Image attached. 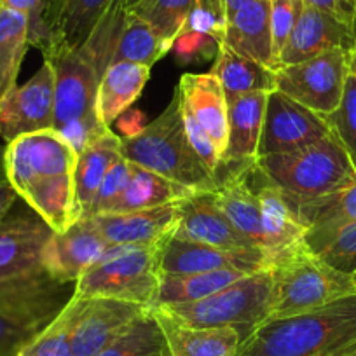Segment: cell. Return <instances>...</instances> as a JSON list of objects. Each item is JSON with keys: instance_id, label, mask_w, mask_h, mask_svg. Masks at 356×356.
<instances>
[{"instance_id": "7", "label": "cell", "mask_w": 356, "mask_h": 356, "mask_svg": "<svg viewBox=\"0 0 356 356\" xmlns=\"http://www.w3.org/2000/svg\"><path fill=\"white\" fill-rule=\"evenodd\" d=\"M178 321L193 327H231L243 341L266 320L271 311V271L246 275L220 292L196 302L159 306Z\"/></svg>"}, {"instance_id": "44", "label": "cell", "mask_w": 356, "mask_h": 356, "mask_svg": "<svg viewBox=\"0 0 356 356\" xmlns=\"http://www.w3.org/2000/svg\"><path fill=\"white\" fill-rule=\"evenodd\" d=\"M18 201V194L8 180L0 182V222L4 220Z\"/></svg>"}, {"instance_id": "46", "label": "cell", "mask_w": 356, "mask_h": 356, "mask_svg": "<svg viewBox=\"0 0 356 356\" xmlns=\"http://www.w3.org/2000/svg\"><path fill=\"white\" fill-rule=\"evenodd\" d=\"M6 145L2 142H0V182H4V180H8V177H6Z\"/></svg>"}, {"instance_id": "48", "label": "cell", "mask_w": 356, "mask_h": 356, "mask_svg": "<svg viewBox=\"0 0 356 356\" xmlns=\"http://www.w3.org/2000/svg\"><path fill=\"white\" fill-rule=\"evenodd\" d=\"M136 2H140V0H121V6H122V9H129V8H133V6L136 4Z\"/></svg>"}, {"instance_id": "26", "label": "cell", "mask_w": 356, "mask_h": 356, "mask_svg": "<svg viewBox=\"0 0 356 356\" xmlns=\"http://www.w3.org/2000/svg\"><path fill=\"white\" fill-rule=\"evenodd\" d=\"M222 44L236 53L276 68L269 0H252L227 18Z\"/></svg>"}, {"instance_id": "31", "label": "cell", "mask_w": 356, "mask_h": 356, "mask_svg": "<svg viewBox=\"0 0 356 356\" xmlns=\"http://www.w3.org/2000/svg\"><path fill=\"white\" fill-rule=\"evenodd\" d=\"M246 275H252V273L241 271V269H218V271L196 273V275L161 276L159 292H157L154 307L196 302V300L220 292L222 289Z\"/></svg>"}, {"instance_id": "17", "label": "cell", "mask_w": 356, "mask_h": 356, "mask_svg": "<svg viewBox=\"0 0 356 356\" xmlns=\"http://www.w3.org/2000/svg\"><path fill=\"white\" fill-rule=\"evenodd\" d=\"M51 229L32 208L11 213L0 222V283L42 269L40 252Z\"/></svg>"}, {"instance_id": "14", "label": "cell", "mask_w": 356, "mask_h": 356, "mask_svg": "<svg viewBox=\"0 0 356 356\" xmlns=\"http://www.w3.org/2000/svg\"><path fill=\"white\" fill-rule=\"evenodd\" d=\"M72 334L74 356H97L150 307L108 297H79Z\"/></svg>"}, {"instance_id": "30", "label": "cell", "mask_w": 356, "mask_h": 356, "mask_svg": "<svg viewBox=\"0 0 356 356\" xmlns=\"http://www.w3.org/2000/svg\"><path fill=\"white\" fill-rule=\"evenodd\" d=\"M196 194L197 193H194L189 187L180 186L163 175H157L131 163V177H129L128 186L108 213L147 210V208L163 207V204L180 203Z\"/></svg>"}, {"instance_id": "39", "label": "cell", "mask_w": 356, "mask_h": 356, "mask_svg": "<svg viewBox=\"0 0 356 356\" xmlns=\"http://www.w3.org/2000/svg\"><path fill=\"white\" fill-rule=\"evenodd\" d=\"M328 266L344 275L353 276L356 273V224L339 231L334 238L328 239L318 252Z\"/></svg>"}, {"instance_id": "32", "label": "cell", "mask_w": 356, "mask_h": 356, "mask_svg": "<svg viewBox=\"0 0 356 356\" xmlns=\"http://www.w3.org/2000/svg\"><path fill=\"white\" fill-rule=\"evenodd\" d=\"M29 47V18L0 4V102L18 86Z\"/></svg>"}, {"instance_id": "11", "label": "cell", "mask_w": 356, "mask_h": 356, "mask_svg": "<svg viewBox=\"0 0 356 356\" xmlns=\"http://www.w3.org/2000/svg\"><path fill=\"white\" fill-rule=\"evenodd\" d=\"M271 266V255L260 248L225 250L171 236L159 246V276L196 275L218 269H241L255 273Z\"/></svg>"}, {"instance_id": "2", "label": "cell", "mask_w": 356, "mask_h": 356, "mask_svg": "<svg viewBox=\"0 0 356 356\" xmlns=\"http://www.w3.org/2000/svg\"><path fill=\"white\" fill-rule=\"evenodd\" d=\"M353 355H356V292L306 313L269 318L236 353V356Z\"/></svg>"}, {"instance_id": "43", "label": "cell", "mask_w": 356, "mask_h": 356, "mask_svg": "<svg viewBox=\"0 0 356 356\" xmlns=\"http://www.w3.org/2000/svg\"><path fill=\"white\" fill-rule=\"evenodd\" d=\"M304 4L327 13L346 25L356 26V0H304Z\"/></svg>"}, {"instance_id": "13", "label": "cell", "mask_w": 356, "mask_h": 356, "mask_svg": "<svg viewBox=\"0 0 356 356\" xmlns=\"http://www.w3.org/2000/svg\"><path fill=\"white\" fill-rule=\"evenodd\" d=\"M54 128V74L49 61L30 81L11 89L0 102V140Z\"/></svg>"}, {"instance_id": "12", "label": "cell", "mask_w": 356, "mask_h": 356, "mask_svg": "<svg viewBox=\"0 0 356 356\" xmlns=\"http://www.w3.org/2000/svg\"><path fill=\"white\" fill-rule=\"evenodd\" d=\"M332 135L323 115L297 104L282 91L267 95L259 156L283 154Z\"/></svg>"}, {"instance_id": "24", "label": "cell", "mask_w": 356, "mask_h": 356, "mask_svg": "<svg viewBox=\"0 0 356 356\" xmlns=\"http://www.w3.org/2000/svg\"><path fill=\"white\" fill-rule=\"evenodd\" d=\"M292 208L307 229L304 243L318 252L339 231L356 224V182L320 200L292 204Z\"/></svg>"}, {"instance_id": "42", "label": "cell", "mask_w": 356, "mask_h": 356, "mask_svg": "<svg viewBox=\"0 0 356 356\" xmlns=\"http://www.w3.org/2000/svg\"><path fill=\"white\" fill-rule=\"evenodd\" d=\"M0 4L23 13L29 18L30 46L42 51L46 46V25H44L46 0H0Z\"/></svg>"}, {"instance_id": "45", "label": "cell", "mask_w": 356, "mask_h": 356, "mask_svg": "<svg viewBox=\"0 0 356 356\" xmlns=\"http://www.w3.org/2000/svg\"><path fill=\"white\" fill-rule=\"evenodd\" d=\"M250 2H252V0H225V4H227V18L232 15V13L241 9L243 6L250 4Z\"/></svg>"}, {"instance_id": "5", "label": "cell", "mask_w": 356, "mask_h": 356, "mask_svg": "<svg viewBox=\"0 0 356 356\" xmlns=\"http://www.w3.org/2000/svg\"><path fill=\"white\" fill-rule=\"evenodd\" d=\"M257 164L292 204L320 200L356 182V170L332 135L283 154L257 157Z\"/></svg>"}, {"instance_id": "15", "label": "cell", "mask_w": 356, "mask_h": 356, "mask_svg": "<svg viewBox=\"0 0 356 356\" xmlns=\"http://www.w3.org/2000/svg\"><path fill=\"white\" fill-rule=\"evenodd\" d=\"M111 248L89 218H79L63 232H51L40 252V266L60 283H75Z\"/></svg>"}, {"instance_id": "3", "label": "cell", "mask_w": 356, "mask_h": 356, "mask_svg": "<svg viewBox=\"0 0 356 356\" xmlns=\"http://www.w3.org/2000/svg\"><path fill=\"white\" fill-rule=\"evenodd\" d=\"M121 142L122 157L136 166L163 175L197 194L211 193L217 187V175L204 166L187 138L178 88L159 118Z\"/></svg>"}, {"instance_id": "4", "label": "cell", "mask_w": 356, "mask_h": 356, "mask_svg": "<svg viewBox=\"0 0 356 356\" xmlns=\"http://www.w3.org/2000/svg\"><path fill=\"white\" fill-rule=\"evenodd\" d=\"M269 318H285L327 306L356 292L353 276L328 266L302 241L273 255Z\"/></svg>"}, {"instance_id": "38", "label": "cell", "mask_w": 356, "mask_h": 356, "mask_svg": "<svg viewBox=\"0 0 356 356\" xmlns=\"http://www.w3.org/2000/svg\"><path fill=\"white\" fill-rule=\"evenodd\" d=\"M225 25H227L225 0H196L193 13H191L180 35L194 33V35L208 37L218 46L224 39Z\"/></svg>"}, {"instance_id": "40", "label": "cell", "mask_w": 356, "mask_h": 356, "mask_svg": "<svg viewBox=\"0 0 356 356\" xmlns=\"http://www.w3.org/2000/svg\"><path fill=\"white\" fill-rule=\"evenodd\" d=\"M129 177H131V163L121 156L112 164L108 173L105 175L104 182H102L97 197H95L93 204L89 208V213L86 218L98 213H108L112 210V207L115 204V201L124 193L126 186L129 182Z\"/></svg>"}, {"instance_id": "10", "label": "cell", "mask_w": 356, "mask_h": 356, "mask_svg": "<svg viewBox=\"0 0 356 356\" xmlns=\"http://www.w3.org/2000/svg\"><path fill=\"white\" fill-rule=\"evenodd\" d=\"M54 74V129L97 114V91L104 74L95 54L82 46L44 56Z\"/></svg>"}, {"instance_id": "29", "label": "cell", "mask_w": 356, "mask_h": 356, "mask_svg": "<svg viewBox=\"0 0 356 356\" xmlns=\"http://www.w3.org/2000/svg\"><path fill=\"white\" fill-rule=\"evenodd\" d=\"M211 74L220 81L225 98L250 93L276 91V68L236 53L231 47L218 44Z\"/></svg>"}, {"instance_id": "22", "label": "cell", "mask_w": 356, "mask_h": 356, "mask_svg": "<svg viewBox=\"0 0 356 356\" xmlns=\"http://www.w3.org/2000/svg\"><path fill=\"white\" fill-rule=\"evenodd\" d=\"M166 341L168 356H236L243 335L231 327H193L152 307Z\"/></svg>"}, {"instance_id": "21", "label": "cell", "mask_w": 356, "mask_h": 356, "mask_svg": "<svg viewBox=\"0 0 356 356\" xmlns=\"http://www.w3.org/2000/svg\"><path fill=\"white\" fill-rule=\"evenodd\" d=\"M173 236L225 250L257 248L241 232L236 231L234 225L213 203L210 193L196 194L180 203V217Z\"/></svg>"}, {"instance_id": "6", "label": "cell", "mask_w": 356, "mask_h": 356, "mask_svg": "<svg viewBox=\"0 0 356 356\" xmlns=\"http://www.w3.org/2000/svg\"><path fill=\"white\" fill-rule=\"evenodd\" d=\"M44 269L0 283V356L19 351L56 318L74 292Z\"/></svg>"}, {"instance_id": "18", "label": "cell", "mask_w": 356, "mask_h": 356, "mask_svg": "<svg viewBox=\"0 0 356 356\" xmlns=\"http://www.w3.org/2000/svg\"><path fill=\"white\" fill-rule=\"evenodd\" d=\"M115 2L118 0H46L42 56L81 49Z\"/></svg>"}, {"instance_id": "23", "label": "cell", "mask_w": 356, "mask_h": 356, "mask_svg": "<svg viewBox=\"0 0 356 356\" xmlns=\"http://www.w3.org/2000/svg\"><path fill=\"white\" fill-rule=\"evenodd\" d=\"M184 105L193 112L196 121L210 135L224 156L227 145V98L220 81L208 74H184L177 84Z\"/></svg>"}, {"instance_id": "35", "label": "cell", "mask_w": 356, "mask_h": 356, "mask_svg": "<svg viewBox=\"0 0 356 356\" xmlns=\"http://www.w3.org/2000/svg\"><path fill=\"white\" fill-rule=\"evenodd\" d=\"M97 356H168L164 334L154 311L143 314Z\"/></svg>"}, {"instance_id": "27", "label": "cell", "mask_w": 356, "mask_h": 356, "mask_svg": "<svg viewBox=\"0 0 356 356\" xmlns=\"http://www.w3.org/2000/svg\"><path fill=\"white\" fill-rule=\"evenodd\" d=\"M149 77L150 67L129 61H112L105 68L95 104L98 119L105 128H111L138 100Z\"/></svg>"}, {"instance_id": "34", "label": "cell", "mask_w": 356, "mask_h": 356, "mask_svg": "<svg viewBox=\"0 0 356 356\" xmlns=\"http://www.w3.org/2000/svg\"><path fill=\"white\" fill-rule=\"evenodd\" d=\"M196 0H140L126 9L152 26L157 35L173 49L175 40L182 33Z\"/></svg>"}, {"instance_id": "16", "label": "cell", "mask_w": 356, "mask_h": 356, "mask_svg": "<svg viewBox=\"0 0 356 356\" xmlns=\"http://www.w3.org/2000/svg\"><path fill=\"white\" fill-rule=\"evenodd\" d=\"M180 203L147 210L98 213L89 217V220L108 245L159 246L175 234L180 217Z\"/></svg>"}, {"instance_id": "25", "label": "cell", "mask_w": 356, "mask_h": 356, "mask_svg": "<svg viewBox=\"0 0 356 356\" xmlns=\"http://www.w3.org/2000/svg\"><path fill=\"white\" fill-rule=\"evenodd\" d=\"M267 95L269 93H250L227 100L229 133L222 164L239 166L257 159Z\"/></svg>"}, {"instance_id": "47", "label": "cell", "mask_w": 356, "mask_h": 356, "mask_svg": "<svg viewBox=\"0 0 356 356\" xmlns=\"http://www.w3.org/2000/svg\"><path fill=\"white\" fill-rule=\"evenodd\" d=\"M349 70L355 75L356 79V32H355V44H353V49L349 53Z\"/></svg>"}, {"instance_id": "49", "label": "cell", "mask_w": 356, "mask_h": 356, "mask_svg": "<svg viewBox=\"0 0 356 356\" xmlns=\"http://www.w3.org/2000/svg\"><path fill=\"white\" fill-rule=\"evenodd\" d=\"M353 283H355V289H356V273L353 275Z\"/></svg>"}, {"instance_id": "33", "label": "cell", "mask_w": 356, "mask_h": 356, "mask_svg": "<svg viewBox=\"0 0 356 356\" xmlns=\"http://www.w3.org/2000/svg\"><path fill=\"white\" fill-rule=\"evenodd\" d=\"M171 47L157 35L156 30L147 25L143 19L124 11L121 30L112 51V61H129V63L145 65L152 68Z\"/></svg>"}, {"instance_id": "19", "label": "cell", "mask_w": 356, "mask_h": 356, "mask_svg": "<svg viewBox=\"0 0 356 356\" xmlns=\"http://www.w3.org/2000/svg\"><path fill=\"white\" fill-rule=\"evenodd\" d=\"M245 175L259 204L267 252L273 259L282 250L302 241L307 229L299 220L285 193L266 177L257 161L245 164Z\"/></svg>"}, {"instance_id": "1", "label": "cell", "mask_w": 356, "mask_h": 356, "mask_svg": "<svg viewBox=\"0 0 356 356\" xmlns=\"http://www.w3.org/2000/svg\"><path fill=\"white\" fill-rule=\"evenodd\" d=\"M77 152L54 128L29 133L6 143V177L29 208L53 232L77 222Z\"/></svg>"}, {"instance_id": "8", "label": "cell", "mask_w": 356, "mask_h": 356, "mask_svg": "<svg viewBox=\"0 0 356 356\" xmlns=\"http://www.w3.org/2000/svg\"><path fill=\"white\" fill-rule=\"evenodd\" d=\"M159 246L111 245L105 255L75 282L74 296L108 297L152 309L161 280Z\"/></svg>"}, {"instance_id": "50", "label": "cell", "mask_w": 356, "mask_h": 356, "mask_svg": "<svg viewBox=\"0 0 356 356\" xmlns=\"http://www.w3.org/2000/svg\"><path fill=\"white\" fill-rule=\"evenodd\" d=\"M353 356H356V355H353Z\"/></svg>"}, {"instance_id": "36", "label": "cell", "mask_w": 356, "mask_h": 356, "mask_svg": "<svg viewBox=\"0 0 356 356\" xmlns=\"http://www.w3.org/2000/svg\"><path fill=\"white\" fill-rule=\"evenodd\" d=\"M77 316V299L70 297L53 321L35 335L18 356H74L72 334Z\"/></svg>"}, {"instance_id": "20", "label": "cell", "mask_w": 356, "mask_h": 356, "mask_svg": "<svg viewBox=\"0 0 356 356\" xmlns=\"http://www.w3.org/2000/svg\"><path fill=\"white\" fill-rule=\"evenodd\" d=\"M355 32L356 26L346 25L334 16L304 4L296 26L280 53L276 68L311 60L327 51H351Z\"/></svg>"}, {"instance_id": "28", "label": "cell", "mask_w": 356, "mask_h": 356, "mask_svg": "<svg viewBox=\"0 0 356 356\" xmlns=\"http://www.w3.org/2000/svg\"><path fill=\"white\" fill-rule=\"evenodd\" d=\"M121 145V136H118L108 128L102 131L97 138L91 140V143L79 154L74 175L77 220L88 217L89 208L97 197L105 175L108 173L112 164L122 156Z\"/></svg>"}, {"instance_id": "41", "label": "cell", "mask_w": 356, "mask_h": 356, "mask_svg": "<svg viewBox=\"0 0 356 356\" xmlns=\"http://www.w3.org/2000/svg\"><path fill=\"white\" fill-rule=\"evenodd\" d=\"M304 8V0H269V16H271L273 49H275L276 65L283 46L289 40L297 18Z\"/></svg>"}, {"instance_id": "37", "label": "cell", "mask_w": 356, "mask_h": 356, "mask_svg": "<svg viewBox=\"0 0 356 356\" xmlns=\"http://www.w3.org/2000/svg\"><path fill=\"white\" fill-rule=\"evenodd\" d=\"M332 136L344 147L356 170V79L349 70L344 93L339 107L332 114L323 115Z\"/></svg>"}, {"instance_id": "9", "label": "cell", "mask_w": 356, "mask_h": 356, "mask_svg": "<svg viewBox=\"0 0 356 356\" xmlns=\"http://www.w3.org/2000/svg\"><path fill=\"white\" fill-rule=\"evenodd\" d=\"M349 53L351 51L334 49L311 60L278 67L276 89L316 114H332L344 93Z\"/></svg>"}]
</instances>
